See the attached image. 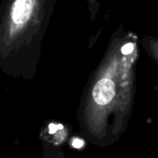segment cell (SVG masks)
Instances as JSON below:
<instances>
[{"label": "cell", "instance_id": "obj_1", "mask_svg": "<svg viewBox=\"0 0 158 158\" xmlns=\"http://www.w3.org/2000/svg\"><path fill=\"white\" fill-rule=\"evenodd\" d=\"M94 101L99 105L108 104L115 96V85L109 79H103L99 81L93 91Z\"/></svg>", "mask_w": 158, "mask_h": 158}, {"label": "cell", "instance_id": "obj_2", "mask_svg": "<svg viewBox=\"0 0 158 158\" xmlns=\"http://www.w3.org/2000/svg\"><path fill=\"white\" fill-rule=\"evenodd\" d=\"M32 9V0H16L13 6L11 18L14 23L24 24L30 18Z\"/></svg>", "mask_w": 158, "mask_h": 158}, {"label": "cell", "instance_id": "obj_3", "mask_svg": "<svg viewBox=\"0 0 158 158\" xmlns=\"http://www.w3.org/2000/svg\"><path fill=\"white\" fill-rule=\"evenodd\" d=\"M63 129V126L60 125V124H54V123H51L49 125V133L50 134H54L57 130H62Z\"/></svg>", "mask_w": 158, "mask_h": 158}, {"label": "cell", "instance_id": "obj_4", "mask_svg": "<svg viewBox=\"0 0 158 158\" xmlns=\"http://www.w3.org/2000/svg\"><path fill=\"white\" fill-rule=\"evenodd\" d=\"M133 50V44H127L122 47V53L124 55H129L130 53H131Z\"/></svg>", "mask_w": 158, "mask_h": 158}, {"label": "cell", "instance_id": "obj_5", "mask_svg": "<svg viewBox=\"0 0 158 158\" xmlns=\"http://www.w3.org/2000/svg\"><path fill=\"white\" fill-rule=\"evenodd\" d=\"M83 144H84V142H83L82 140H81V139L75 138V139L72 141V145H73V147H75V148H78V149H79V148L82 147Z\"/></svg>", "mask_w": 158, "mask_h": 158}]
</instances>
